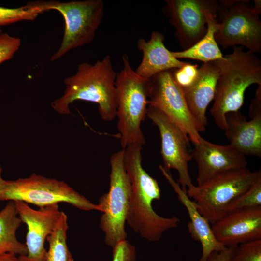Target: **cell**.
<instances>
[{"label": "cell", "instance_id": "d6a6232c", "mask_svg": "<svg viewBox=\"0 0 261 261\" xmlns=\"http://www.w3.org/2000/svg\"><path fill=\"white\" fill-rule=\"evenodd\" d=\"M2 172V169L1 166L0 165V188L1 183L3 180V179L2 178V176H1Z\"/></svg>", "mask_w": 261, "mask_h": 261}, {"label": "cell", "instance_id": "44dd1931", "mask_svg": "<svg viewBox=\"0 0 261 261\" xmlns=\"http://www.w3.org/2000/svg\"><path fill=\"white\" fill-rule=\"evenodd\" d=\"M14 201H10L0 211V255L11 253L25 256L28 253L26 245L16 237V230L22 222Z\"/></svg>", "mask_w": 261, "mask_h": 261}, {"label": "cell", "instance_id": "e0dca14e", "mask_svg": "<svg viewBox=\"0 0 261 261\" xmlns=\"http://www.w3.org/2000/svg\"><path fill=\"white\" fill-rule=\"evenodd\" d=\"M159 168L188 211L190 219L188 224L189 232L194 240L201 244L202 256L199 261H207L208 256L212 252L226 249L227 247L216 239L209 221L198 211L195 202L190 199L187 192L174 179L170 171L165 170L162 165H160Z\"/></svg>", "mask_w": 261, "mask_h": 261}, {"label": "cell", "instance_id": "9c48e42d", "mask_svg": "<svg viewBox=\"0 0 261 261\" xmlns=\"http://www.w3.org/2000/svg\"><path fill=\"white\" fill-rule=\"evenodd\" d=\"M239 0L228 6L219 4L220 19L215 34L218 45L224 48L240 45L254 53L261 51V22L259 14L249 4Z\"/></svg>", "mask_w": 261, "mask_h": 261}, {"label": "cell", "instance_id": "2e32d148", "mask_svg": "<svg viewBox=\"0 0 261 261\" xmlns=\"http://www.w3.org/2000/svg\"><path fill=\"white\" fill-rule=\"evenodd\" d=\"M219 72L218 59L203 63L198 69L194 81L188 87H181L199 132L204 131L207 125L206 109L214 99Z\"/></svg>", "mask_w": 261, "mask_h": 261}, {"label": "cell", "instance_id": "30bf717a", "mask_svg": "<svg viewBox=\"0 0 261 261\" xmlns=\"http://www.w3.org/2000/svg\"><path fill=\"white\" fill-rule=\"evenodd\" d=\"M148 105L157 108L166 116L194 145L199 143L202 137L182 89L174 77L173 69L160 72L149 79Z\"/></svg>", "mask_w": 261, "mask_h": 261}, {"label": "cell", "instance_id": "9a60e30c", "mask_svg": "<svg viewBox=\"0 0 261 261\" xmlns=\"http://www.w3.org/2000/svg\"><path fill=\"white\" fill-rule=\"evenodd\" d=\"M211 228L216 239L226 247L261 239V207L228 213Z\"/></svg>", "mask_w": 261, "mask_h": 261}, {"label": "cell", "instance_id": "3957f363", "mask_svg": "<svg viewBox=\"0 0 261 261\" xmlns=\"http://www.w3.org/2000/svg\"><path fill=\"white\" fill-rule=\"evenodd\" d=\"M219 72L214 103L210 109L215 124L224 130L226 115L239 111L246 89L261 85V61L255 53L234 46L232 52L218 59Z\"/></svg>", "mask_w": 261, "mask_h": 261}, {"label": "cell", "instance_id": "ba28073f", "mask_svg": "<svg viewBox=\"0 0 261 261\" xmlns=\"http://www.w3.org/2000/svg\"><path fill=\"white\" fill-rule=\"evenodd\" d=\"M46 11L55 10L62 15L65 29L61 45L51 56L54 61L93 40L104 14L102 0L44 1Z\"/></svg>", "mask_w": 261, "mask_h": 261}, {"label": "cell", "instance_id": "cb8c5ba5", "mask_svg": "<svg viewBox=\"0 0 261 261\" xmlns=\"http://www.w3.org/2000/svg\"><path fill=\"white\" fill-rule=\"evenodd\" d=\"M259 207H261V179L258 180L233 203L229 208L228 213Z\"/></svg>", "mask_w": 261, "mask_h": 261}, {"label": "cell", "instance_id": "8fae6325", "mask_svg": "<svg viewBox=\"0 0 261 261\" xmlns=\"http://www.w3.org/2000/svg\"><path fill=\"white\" fill-rule=\"evenodd\" d=\"M146 116L157 126L160 132L163 167L167 171L174 169L177 172L178 183L187 192L186 188L194 185L188 169V162L192 159L188 149L189 138L157 108L148 105Z\"/></svg>", "mask_w": 261, "mask_h": 261}, {"label": "cell", "instance_id": "ffe728a7", "mask_svg": "<svg viewBox=\"0 0 261 261\" xmlns=\"http://www.w3.org/2000/svg\"><path fill=\"white\" fill-rule=\"evenodd\" d=\"M206 19L207 31L204 36L192 47L181 51L172 52L173 56L177 58H188L207 63L223 58L219 46L215 39V34L219 22L217 15L210 10H203Z\"/></svg>", "mask_w": 261, "mask_h": 261}, {"label": "cell", "instance_id": "4fadbf2b", "mask_svg": "<svg viewBox=\"0 0 261 261\" xmlns=\"http://www.w3.org/2000/svg\"><path fill=\"white\" fill-rule=\"evenodd\" d=\"M18 216L27 226L26 245L28 253L19 256L20 261H44L47 251L44 247L45 240L53 232L61 216L58 204L31 208L28 203L14 201Z\"/></svg>", "mask_w": 261, "mask_h": 261}, {"label": "cell", "instance_id": "52a82bcc", "mask_svg": "<svg viewBox=\"0 0 261 261\" xmlns=\"http://www.w3.org/2000/svg\"><path fill=\"white\" fill-rule=\"evenodd\" d=\"M110 164L109 190L100 197L99 204L103 209L100 227L105 233V243L113 248L118 243L127 238L125 225L131 187L125 167L123 149L111 156Z\"/></svg>", "mask_w": 261, "mask_h": 261}, {"label": "cell", "instance_id": "6da1fadb", "mask_svg": "<svg viewBox=\"0 0 261 261\" xmlns=\"http://www.w3.org/2000/svg\"><path fill=\"white\" fill-rule=\"evenodd\" d=\"M142 147L132 145L123 149L125 167L131 187L126 222L144 238L157 241L165 232L177 228L180 220L175 216H160L154 210L152 203L160 200V188L157 181L143 168Z\"/></svg>", "mask_w": 261, "mask_h": 261}, {"label": "cell", "instance_id": "7402d4cb", "mask_svg": "<svg viewBox=\"0 0 261 261\" xmlns=\"http://www.w3.org/2000/svg\"><path fill=\"white\" fill-rule=\"evenodd\" d=\"M67 216L62 211L53 232L47 236L49 249L44 261H74L66 243Z\"/></svg>", "mask_w": 261, "mask_h": 261}, {"label": "cell", "instance_id": "1f68e13d", "mask_svg": "<svg viewBox=\"0 0 261 261\" xmlns=\"http://www.w3.org/2000/svg\"><path fill=\"white\" fill-rule=\"evenodd\" d=\"M253 9L258 13L259 14L261 13V0H254V6L252 7Z\"/></svg>", "mask_w": 261, "mask_h": 261}, {"label": "cell", "instance_id": "7c38bea8", "mask_svg": "<svg viewBox=\"0 0 261 261\" xmlns=\"http://www.w3.org/2000/svg\"><path fill=\"white\" fill-rule=\"evenodd\" d=\"M164 14L175 29L174 36L183 50L198 43L205 34L207 22L203 10L216 14L219 7L217 0H166Z\"/></svg>", "mask_w": 261, "mask_h": 261}, {"label": "cell", "instance_id": "f546056e", "mask_svg": "<svg viewBox=\"0 0 261 261\" xmlns=\"http://www.w3.org/2000/svg\"><path fill=\"white\" fill-rule=\"evenodd\" d=\"M261 114V85H259L256 92L255 97L253 99L249 109V115L251 118Z\"/></svg>", "mask_w": 261, "mask_h": 261}, {"label": "cell", "instance_id": "484cf974", "mask_svg": "<svg viewBox=\"0 0 261 261\" xmlns=\"http://www.w3.org/2000/svg\"><path fill=\"white\" fill-rule=\"evenodd\" d=\"M20 45L19 38L2 33L0 35V64L12 58Z\"/></svg>", "mask_w": 261, "mask_h": 261}, {"label": "cell", "instance_id": "d6986e66", "mask_svg": "<svg viewBox=\"0 0 261 261\" xmlns=\"http://www.w3.org/2000/svg\"><path fill=\"white\" fill-rule=\"evenodd\" d=\"M164 35L155 31L152 32L150 38L146 41L139 39L137 46L143 53V58L135 72L141 77L150 79L160 72L180 68L188 62L174 58L165 46Z\"/></svg>", "mask_w": 261, "mask_h": 261}, {"label": "cell", "instance_id": "4316f807", "mask_svg": "<svg viewBox=\"0 0 261 261\" xmlns=\"http://www.w3.org/2000/svg\"><path fill=\"white\" fill-rule=\"evenodd\" d=\"M198 69V65L188 62L180 68L173 69V76L176 83L181 87H186L196 79Z\"/></svg>", "mask_w": 261, "mask_h": 261}, {"label": "cell", "instance_id": "83f0119b", "mask_svg": "<svg viewBox=\"0 0 261 261\" xmlns=\"http://www.w3.org/2000/svg\"><path fill=\"white\" fill-rule=\"evenodd\" d=\"M112 261H136L135 247L127 239L119 242L113 248Z\"/></svg>", "mask_w": 261, "mask_h": 261}, {"label": "cell", "instance_id": "5b68a950", "mask_svg": "<svg viewBox=\"0 0 261 261\" xmlns=\"http://www.w3.org/2000/svg\"><path fill=\"white\" fill-rule=\"evenodd\" d=\"M261 179V170L246 168L228 172L187 189L197 210L213 224L228 213L231 206L244 192Z\"/></svg>", "mask_w": 261, "mask_h": 261}, {"label": "cell", "instance_id": "d4e9b609", "mask_svg": "<svg viewBox=\"0 0 261 261\" xmlns=\"http://www.w3.org/2000/svg\"><path fill=\"white\" fill-rule=\"evenodd\" d=\"M231 261H261V239L237 246Z\"/></svg>", "mask_w": 261, "mask_h": 261}, {"label": "cell", "instance_id": "f1b7e54d", "mask_svg": "<svg viewBox=\"0 0 261 261\" xmlns=\"http://www.w3.org/2000/svg\"><path fill=\"white\" fill-rule=\"evenodd\" d=\"M236 246L227 247L220 251H213L208 256L207 261H231Z\"/></svg>", "mask_w": 261, "mask_h": 261}, {"label": "cell", "instance_id": "277c9868", "mask_svg": "<svg viewBox=\"0 0 261 261\" xmlns=\"http://www.w3.org/2000/svg\"><path fill=\"white\" fill-rule=\"evenodd\" d=\"M123 67L116 73L117 128L122 149L145 143L141 126L146 116L148 106L149 79L138 75L130 63L128 56H122Z\"/></svg>", "mask_w": 261, "mask_h": 261}, {"label": "cell", "instance_id": "5bb4252c", "mask_svg": "<svg viewBox=\"0 0 261 261\" xmlns=\"http://www.w3.org/2000/svg\"><path fill=\"white\" fill-rule=\"evenodd\" d=\"M191 153L198 167L197 185L222 174L246 168L245 156L229 144L220 145L203 137Z\"/></svg>", "mask_w": 261, "mask_h": 261}, {"label": "cell", "instance_id": "7a4b0ae2", "mask_svg": "<svg viewBox=\"0 0 261 261\" xmlns=\"http://www.w3.org/2000/svg\"><path fill=\"white\" fill-rule=\"evenodd\" d=\"M116 76L109 55L93 64L80 63L76 73L64 80V94L52 102V107L59 114L66 115L70 113L69 106L73 102L87 101L98 105L103 120L112 121L116 112Z\"/></svg>", "mask_w": 261, "mask_h": 261}, {"label": "cell", "instance_id": "603a6c76", "mask_svg": "<svg viewBox=\"0 0 261 261\" xmlns=\"http://www.w3.org/2000/svg\"><path fill=\"white\" fill-rule=\"evenodd\" d=\"M45 11L43 1L29 2L14 8L0 7V26L22 20H33Z\"/></svg>", "mask_w": 261, "mask_h": 261}, {"label": "cell", "instance_id": "ac0fdd59", "mask_svg": "<svg viewBox=\"0 0 261 261\" xmlns=\"http://www.w3.org/2000/svg\"><path fill=\"white\" fill-rule=\"evenodd\" d=\"M225 135L230 145L244 155L261 157V114L249 120L239 111L226 115Z\"/></svg>", "mask_w": 261, "mask_h": 261}, {"label": "cell", "instance_id": "4dcf8cb0", "mask_svg": "<svg viewBox=\"0 0 261 261\" xmlns=\"http://www.w3.org/2000/svg\"><path fill=\"white\" fill-rule=\"evenodd\" d=\"M0 261H20V260L15 254L5 253L0 255Z\"/></svg>", "mask_w": 261, "mask_h": 261}, {"label": "cell", "instance_id": "836d02e7", "mask_svg": "<svg viewBox=\"0 0 261 261\" xmlns=\"http://www.w3.org/2000/svg\"><path fill=\"white\" fill-rule=\"evenodd\" d=\"M2 33V31L0 29V35Z\"/></svg>", "mask_w": 261, "mask_h": 261}, {"label": "cell", "instance_id": "8992f818", "mask_svg": "<svg viewBox=\"0 0 261 261\" xmlns=\"http://www.w3.org/2000/svg\"><path fill=\"white\" fill-rule=\"evenodd\" d=\"M0 201H20L40 208L62 202L83 210L103 212L101 205L91 203L64 182L35 174L15 180L3 179Z\"/></svg>", "mask_w": 261, "mask_h": 261}]
</instances>
